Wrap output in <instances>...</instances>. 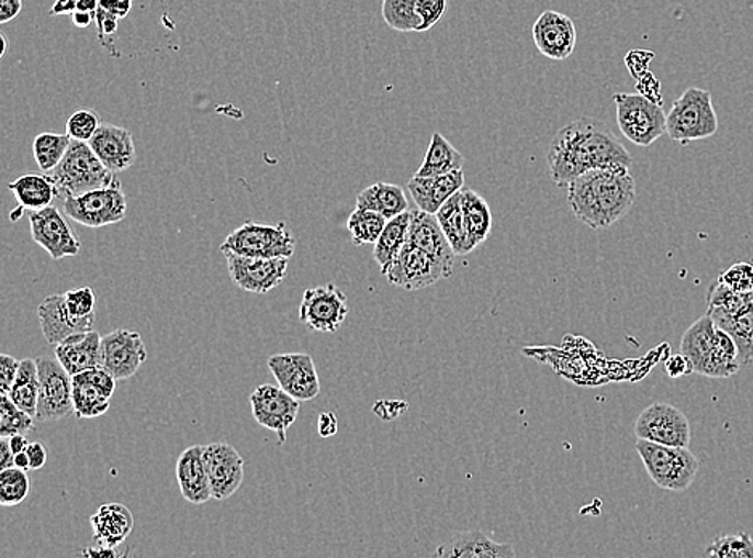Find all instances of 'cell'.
<instances>
[{
    "label": "cell",
    "mask_w": 753,
    "mask_h": 558,
    "mask_svg": "<svg viewBox=\"0 0 753 558\" xmlns=\"http://www.w3.org/2000/svg\"><path fill=\"white\" fill-rule=\"evenodd\" d=\"M90 526L99 546L117 549L134 529V515L126 505L111 502L90 516Z\"/></svg>",
    "instance_id": "cell-29"
},
{
    "label": "cell",
    "mask_w": 753,
    "mask_h": 558,
    "mask_svg": "<svg viewBox=\"0 0 753 558\" xmlns=\"http://www.w3.org/2000/svg\"><path fill=\"white\" fill-rule=\"evenodd\" d=\"M461 204H463L464 220L470 228L471 237L475 244L481 245L487 241L492 231V210L484 197L471 189L461 190Z\"/></svg>",
    "instance_id": "cell-37"
},
{
    "label": "cell",
    "mask_w": 753,
    "mask_h": 558,
    "mask_svg": "<svg viewBox=\"0 0 753 558\" xmlns=\"http://www.w3.org/2000/svg\"><path fill=\"white\" fill-rule=\"evenodd\" d=\"M718 133V116L709 90L689 88L667 114V134L682 145L704 141Z\"/></svg>",
    "instance_id": "cell-5"
},
{
    "label": "cell",
    "mask_w": 753,
    "mask_h": 558,
    "mask_svg": "<svg viewBox=\"0 0 753 558\" xmlns=\"http://www.w3.org/2000/svg\"><path fill=\"white\" fill-rule=\"evenodd\" d=\"M718 279L739 293L753 291V265L751 263H734L718 276Z\"/></svg>",
    "instance_id": "cell-45"
},
{
    "label": "cell",
    "mask_w": 753,
    "mask_h": 558,
    "mask_svg": "<svg viewBox=\"0 0 753 558\" xmlns=\"http://www.w3.org/2000/svg\"><path fill=\"white\" fill-rule=\"evenodd\" d=\"M409 221H412V211L409 210L392 217V220L387 221L383 234L380 235L376 244H374L373 258L380 265L383 276H386L392 263L397 258L404 245L407 244Z\"/></svg>",
    "instance_id": "cell-35"
},
{
    "label": "cell",
    "mask_w": 753,
    "mask_h": 558,
    "mask_svg": "<svg viewBox=\"0 0 753 558\" xmlns=\"http://www.w3.org/2000/svg\"><path fill=\"white\" fill-rule=\"evenodd\" d=\"M533 43L538 52L550 60H567L577 45V27L571 16L557 10H547L532 26Z\"/></svg>",
    "instance_id": "cell-20"
},
{
    "label": "cell",
    "mask_w": 753,
    "mask_h": 558,
    "mask_svg": "<svg viewBox=\"0 0 753 558\" xmlns=\"http://www.w3.org/2000/svg\"><path fill=\"white\" fill-rule=\"evenodd\" d=\"M65 304L69 313L76 317H90L95 315V293L90 287H81L66 291Z\"/></svg>",
    "instance_id": "cell-46"
},
{
    "label": "cell",
    "mask_w": 753,
    "mask_h": 558,
    "mask_svg": "<svg viewBox=\"0 0 753 558\" xmlns=\"http://www.w3.org/2000/svg\"><path fill=\"white\" fill-rule=\"evenodd\" d=\"M55 358L72 377L102 367V336L95 331L69 336L58 343Z\"/></svg>",
    "instance_id": "cell-26"
},
{
    "label": "cell",
    "mask_w": 753,
    "mask_h": 558,
    "mask_svg": "<svg viewBox=\"0 0 753 558\" xmlns=\"http://www.w3.org/2000/svg\"><path fill=\"white\" fill-rule=\"evenodd\" d=\"M27 457H30V469L41 470L47 462V449H45L43 443H30L26 449Z\"/></svg>",
    "instance_id": "cell-51"
},
{
    "label": "cell",
    "mask_w": 753,
    "mask_h": 558,
    "mask_svg": "<svg viewBox=\"0 0 753 558\" xmlns=\"http://www.w3.org/2000/svg\"><path fill=\"white\" fill-rule=\"evenodd\" d=\"M665 372H667L670 379H682V377L694 373L693 364L683 353H679V355L670 356L667 362H665Z\"/></svg>",
    "instance_id": "cell-49"
},
{
    "label": "cell",
    "mask_w": 753,
    "mask_h": 558,
    "mask_svg": "<svg viewBox=\"0 0 753 558\" xmlns=\"http://www.w3.org/2000/svg\"><path fill=\"white\" fill-rule=\"evenodd\" d=\"M416 2L418 0H383L381 13L384 22L401 33H416L419 26V19L415 13Z\"/></svg>",
    "instance_id": "cell-40"
},
{
    "label": "cell",
    "mask_w": 753,
    "mask_h": 558,
    "mask_svg": "<svg viewBox=\"0 0 753 558\" xmlns=\"http://www.w3.org/2000/svg\"><path fill=\"white\" fill-rule=\"evenodd\" d=\"M449 277L450 274L436 258L408 242L386 272L389 283L407 291L428 289Z\"/></svg>",
    "instance_id": "cell-13"
},
{
    "label": "cell",
    "mask_w": 753,
    "mask_h": 558,
    "mask_svg": "<svg viewBox=\"0 0 753 558\" xmlns=\"http://www.w3.org/2000/svg\"><path fill=\"white\" fill-rule=\"evenodd\" d=\"M22 0H0V23L13 22L22 13Z\"/></svg>",
    "instance_id": "cell-53"
},
{
    "label": "cell",
    "mask_w": 753,
    "mask_h": 558,
    "mask_svg": "<svg viewBox=\"0 0 753 558\" xmlns=\"http://www.w3.org/2000/svg\"><path fill=\"white\" fill-rule=\"evenodd\" d=\"M99 7L121 20L130 15L132 2H127V0H99Z\"/></svg>",
    "instance_id": "cell-52"
},
{
    "label": "cell",
    "mask_w": 753,
    "mask_h": 558,
    "mask_svg": "<svg viewBox=\"0 0 753 558\" xmlns=\"http://www.w3.org/2000/svg\"><path fill=\"white\" fill-rule=\"evenodd\" d=\"M269 369L279 387L297 401H312L321 394V379L314 359L304 353L272 356Z\"/></svg>",
    "instance_id": "cell-17"
},
{
    "label": "cell",
    "mask_w": 753,
    "mask_h": 558,
    "mask_svg": "<svg viewBox=\"0 0 753 558\" xmlns=\"http://www.w3.org/2000/svg\"><path fill=\"white\" fill-rule=\"evenodd\" d=\"M547 159L551 179L560 187H567L592 169L630 168L633 161L612 130L593 118H582L558 131Z\"/></svg>",
    "instance_id": "cell-1"
},
{
    "label": "cell",
    "mask_w": 753,
    "mask_h": 558,
    "mask_svg": "<svg viewBox=\"0 0 753 558\" xmlns=\"http://www.w3.org/2000/svg\"><path fill=\"white\" fill-rule=\"evenodd\" d=\"M64 211L69 220L86 227L99 228L121 223L127 214L123 183L114 179L108 186L81 196H66Z\"/></svg>",
    "instance_id": "cell-9"
},
{
    "label": "cell",
    "mask_w": 753,
    "mask_h": 558,
    "mask_svg": "<svg viewBox=\"0 0 753 558\" xmlns=\"http://www.w3.org/2000/svg\"><path fill=\"white\" fill-rule=\"evenodd\" d=\"M515 550L509 544L495 543L492 537L479 529L458 533L449 540L437 547L434 557L437 558H509L515 557Z\"/></svg>",
    "instance_id": "cell-28"
},
{
    "label": "cell",
    "mask_w": 753,
    "mask_h": 558,
    "mask_svg": "<svg viewBox=\"0 0 753 558\" xmlns=\"http://www.w3.org/2000/svg\"><path fill=\"white\" fill-rule=\"evenodd\" d=\"M86 556L90 557H114L117 556L116 549H110V547L99 546L97 549H87Z\"/></svg>",
    "instance_id": "cell-59"
},
{
    "label": "cell",
    "mask_w": 753,
    "mask_h": 558,
    "mask_svg": "<svg viewBox=\"0 0 753 558\" xmlns=\"http://www.w3.org/2000/svg\"><path fill=\"white\" fill-rule=\"evenodd\" d=\"M252 417L263 428L279 435L280 445L286 443V432L296 422L301 401L276 384H260L249 398Z\"/></svg>",
    "instance_id": "cell-14"
},
{
    "label": "cell",
    "mask_w": 753,
    "mask_h": 558,
    "mask_svg": "<svg viewBox=\"0 0 753 558\" xmlns=\"http://www.w3.org/2000/svg\"><path fill=\"white\" fill-rule=\"evenodd\" d=\"M116 381L103 367L72 377V401L78 418H97L106 414L116 391Z\"/></svg>",
    "instance_id": "cell-21"
},
{
    "label": "cell",
    "mask_w": 753,
    "mask_h": 558,
    "mask_svg": "<svg viewBox=\"0 0 753 558\" xmlns=\"http://www.w3.org/2000/svg\"><path fill=\"white\" fill-rule=\"evenodd\" d=\"M15 467V454L10 447L9 438L0 439V469Z\"/></svg>",
    "instance_id": "cell-55"
},
{
    "label": "cell",
    "mask_w": 753,
    "mask_h": 558,
    "mask_svg": "<svg viewBox=\"0 0 753 558\" xmlns=\"http://www.w3.org/2000/svg\"><path fill=\"white\" fill-rule=\"evenodd\" d=\"M436 217L443 234H446L447 241L452 245L454 255L467 256L477 246L471 237L470 228H468L467 220H464L461 192L450 197L437 211Z\"/></svg>",
    "instance_id": "cell-31"
},
{
    "label": "cell",
    "mask_w": 753,
    "mask_h": 558,
    "mask_svg": "<svg viewBox=\"0 0 753 558\" xmlns=\"http://www.w3.org/2000/svg\"><path fill=\"white\" fill-rule=\"evenodd\" d=\"M407 187L418 210L436 214L450 197L464 189V172L460 169V171L436 176V178L415 176L408 180Z\"/></svg>",
    "instance_id": "cell-27"
},
{
    "label": "cell",
    "mask_w": 753,
    "mask_h": 558,
    "mask_svg": "<svg viewBox=\"0 0 753 558\" xmlns=\"http://www.w3.org/2000/svg\"><path fill=\"white\" fill-rule=\"evenodd\" d=\"M634 435L659 445L688 447L690 425L688 417L675 405L654 402L641 412L634 424Z\"/></svg>",
    "instance_id": "cell-11"
},
{
    "label": "cell",
    "mask_w": 753,
    "mask_h": 558,
    "mask_svg": "<svg viewBox=\"0 0 753 558\" xmlns=\"http://www.w3.org/2000/svg\"><path fill=\"white\" fill-rule=\"evenodd\" d=\"M76 3H78V10L82 12L97 13L99 10V0H76Z\"/></svg>",
    "instance_id": "cell-60"
},
{
    "label": "cell",
    "mask_w": 753,
    "mask_h": 558,
    "mask_svg": "<svg viewBox=\"0 0 753 558\" xmlns=\"http://www.w3.org/2000/svg\"><path fill=\"white\" fill-rule=\"evenodd\" d=\"M127 2H132V0H127Z\"/></svg>",
    "instance_id": "cell-63"
},
{
    "label": "cell",
    "mask_w": 753,
    "mask_h": 558,
    "mask_svg": "<svg viewBox=\"0 0 753 558\" xmlns=\"http://www.w3.org/2000/svg\"><path fill=\"white\" fill-rule=\"evenodd\" d=\"M9 190L19 201L20 207L27 211H40L50 207L52 201L61 193L54 176L36 175V172L20 176L19 179L9 183Z\"/></svg>",
    "instance_id": "cell-30"
},
{
    "label": "cell",
    "mask_w": 753,
    "mask_h": 558,
    "mask_svg": "<svg viewBox=\"0 0 753 558\" xmlns=\"http://www.w3.org/2000/svg\"><path fill=\"white\" fill-rule=\"evenodd\" d=\"M147 360V348L137 332H111L102 338V367L116 380L132 379Z\"/></svg>",
    "instance_id": "cell-19"
},
{
    "label": "cell",
    "mask_w": 753,
    "mask_h": 558,
    "mask_svg": "<svg viewBox=\"0 0 753 558\" xmlns=\"http://www.w3.org/2000/svg\"><path fill=\"white\" fill-rule=\"evenodd\" d=\"M203 449L204 446L189 447L177 459L176 477L180 494L193 505H203L213 499Z\"/></svg>",
    "instance_id": "cell-25"
},
{
    "label": "cell",
    "mask_w": 753,
    "mask_h": 558,
    "mask_svg": "<svg viewBox=\"0 0 753 558\" xmlns=\"http://www.w3.org/2000/svg\"><path fill=\"white\" fill-rule=\"evenodd\" d=\"M637 450L649 477L662 490L686 491L699 473V460L688 447L665 446L648 439H638Z\"/></svg>",
    "instance_id": "cell-4"
},
{
    "label": "cell",
    "mask_w": 753,
    "mask_h": 558,
    "mask_svg": "<svg viewBox=\"0 0 753 558\" xmlns=\"http://www.w3.org/2000/svg\"><path fill=\"white\" fill-rule=\"evenodd\" d=\"M71 20L76 27H81V30H85V27H89L90 24L95 22V13L76 10V12L71 15Z\"/></svg>",
    "instance_id": "cell-57"
},
{
    "label": "cell",
    "mask_w": 753,
    "mask_h": 558,
    "mask_svg": "<svg viewBox=\"0 0 753 558\" xmlns=\"http://www.w3.org/2000/svg\"><path fill=\"white\" fill-rule=\"evenodd\" d=\"M203 457L213 499L225 501L232 498L245 480V460L238 450L228 443H213L204 446Z\"/></svg>",
    "instance_id": "cell-18"
},
{
    "label": "cell",
    "mask_w": 753,
    "mask_h": 558,
    "mask_svg": "<svg viewBox=\"0 0 753 558\" xmlns=\"http://www.w3.org/2000/svg\"><path fill=\"white\" fill-rule=\"evenodd\" d=\"M679 353L690 360L694 373L709 379H730L741 369L734 339L717 327L709 314L697 319L685 332Z\"/></svg>",
    "instance_id": "cell-3"
},
{
    "label": "cell",
    "mask_w": 753,
    "mask_h": 558,
    "mask_svg": "<svg viewBox=\"0 0 753 558\" xmlns=\"http://www.w3.org/2000/svg\"><path fill=\"white\" fill-rule=\"evenodd\" d=\"M76 10H78V3H76V0H55L54 5H52L50 9V15H72Z\"/></svg>",
    "instance_id": "cell-56"
},
{
    "label": "cell",
    "mask_w": 753,
    "mask_h": 558,
    "mask_svg": "<svg viewBox=\"0 0 753 558\" xmlns=\"http://www.w3.org/2000/svg\"><path fill=\"white\" fill-rule=\"evenodd\" d=\"M117 22H120V19H116V16L111 15L106 10L100 9L99 7V10H97L95 13V23L97 27H99L100 37L113 36L117 31Z\"/></svg>",
    "instance_id": "cell-50"
},
{
    "label": "cell",
    "mask_w": 753,
    "mask_h": 558,
    "mask_svg": "<svg viewBox=\"0 0 753 558\" xmlns=\"http://www.w3.org/2000/svg\"><path fill=\"white\" fill-rule=\"evenodd\" d=\"M447 12V0H418L415 5L419 26L416 33H426L443 19Z\"/></svg>",
    "instance_id": "cell-47"
},
{
    "label": "cell",
    "mask_w": 753,
    "mask_h": 558,
    "mask_svg": "<svg viewBox=\"0 0 753 558\" xmlns=\"http://www.w3.org/2000/svg\"><path fill=\"white\" fill-rule=\"evenodd\" d=\"M349 314L346 294L335 283L307 289L302 297L300 319L314 332L335 334Z\"/></svg>",
    "instance_id": "cell-12"
},
{
    "label": "cell",
    "mask_w": 753,
    "mask_h": 558,
    "mask_svg": "<svg viewBox=\"0 0 753 558\" xmlns=\"http://www.w3.org/2000/svg\"><path fill=\"white\" fill-rule=\"evenodd\" d=\"M15 467L23 470L30 469V457H27L26 450L24 453L15 454Z\"/></svg>",
    "instance_id": "cell-61"
},
{
    "label": "cell",
    "mask_w": 753,
    "mask_h": 558,
    "mask_svg": "<svg viewBox=\"0 0 753 558\" xmlns=\"http://www.w3.org/2000/svg\"><path fill=\"white\" fill-rule=\"evenodd\" d=\"M41 331L50 345H58L72 335L93 331L95 315L76 317L65 304V294H50L37 308Z\"/></svg>",
    "instance_id": "cell-22"
},
{
    "label": "cell",
    "mask_w": 753,
    "mask_h": 558,
    "mask_svg": "<svg viewBox=\"0 0 753 558\" xmlns=\"http://www.w3.org/2000/svg\"><path fill=\"white\" fill-rule=\"evenodd\" d=\"M464 166V157L440 133H434L430 137L428 152H426L423 165L419 166L415 176L419 178H436V176L450 175L460 171Z\"/></svg>",
    "instance_id": "cell-33"
},
{
    "label": "cell",
    "mask_w": 753,
    "mask_h": 558,
    "mask_svg": "<svg viewBox=\"0 0 753 558\" xmlns=\"http://www.w3.org/2000/svg\"><path fill=\"white\" fill-rule=\"evenodd\" d=\"M33 415L22 411L10 400L9 394L0 398V436L10 438L13 435H24L34 428Z\"/></svg>",
    "instance_id": "cell-41"
},
{
    "label": "cell",
    "mask_w": 753,
    "mask_h": 558,
    "mask_svg": "<svg viewBox=\"0 0 753 558\" xmlns=\"http://www.w3.org/2000/svg\"><path fill=\"white\" fill-rule=\"evenodd\" d=\"M617 124L620 133L638 147H651L667 133V114L643 93H616Z\"/></svg>",
    "instance_id": "cell-7"
},
{
    "label": "cell",
    "mask_w": 753,
    "mask_h": 558,
    "mask_svg": "<svg viewBox=\"0 0 753 558\" xmlns=\"http://www.w3.org/2000/svg\"><path fill=\"white\" fill-rule=\"evenodd\" d=\"M20 362L9 355L0 356V393L9 394L19 373Z\"/></svg>",
    "instance_id": "cell-48"
},
{
    "label": "cell",
    "mask_w": 753,
    "mask_h": 558,
    "mask_svg": "<svg viewBox=\"0 0 753 558\" xmlns=\"http://www.w3.org/2000/svg\"><path fill=\"white\" fill-rule=\"evenodd\" d=\"M40 369V401L36 418L40 422L64 421L75 414L72 376L57 359H37Z\"/></svg>",
    "instance_id": "cell-10"
},
{
    "label": "cell",
    "mask_w": 753,
    "mask_h": 558,
    "mask_svg": "<svg viewBox=\"0 0 753 558\" xmlns=\"http://www.w3.org/2000/svg\"><path fill=\"white\" fill-rule=\"evenodd\" d=\"M717 327L731 335L738 346L741 366L753 364V301L744 310L731 315H710Z\"/></svg>",
    "instance_id": "cell-34"
},
{
    "label": "cell",
    "mask_w": 753,
    "mask_h": 558,
    "mask_svg": "<svg viewBox=\"0 0 753 558\" xmlns=\"http://www.w3.org/2000/svg\"><path fill=\"white\" fill-rule=\"evenodd\" d=\"M10 447H12L13 454L24 453L30 446L26 436L24 435H13L9 438Z\"/></svg>",
    "instance_id": "cell-58"
},
{
    "label": "cell",
    "mask_w": 753,
    "mask_h": 558,
    "mask_svg": "<svg viewBox=\"0 0 753 558\" xmlns=\"http://www.w3.org/2000/svg\"><path fill=\"white\" fill-rule=\"evenodd\" d=\"M225 258L231 279L249 293H269L286 279L288 258H252L234 253H227Z\"/></svg>",
    "instance_id": "cell-16"
},
{
    "label": "cell",
    "mask_w": 753,
    "mask_h": 558,
    "mask_svg": "<svg viewBox=\"0 0 753 558\" xmlns=\"http://www.w3.org/2000/svg\"><path fill=\"white\" fill-rule=\"evenodd\" d=\"M567 200L581 223L603 231L627 216L637 200V182L623 166L592 169L569 183Z\"/></svg>",
    "instance_id": "cell-2"
},
{
    "label": "cell",
    "mask_w": 753,
    "mask_h": 558,
    "mask_svg": "<svg viewBox=\"0 0 753 558\" xmlns=\"http://www.w3.org/2000/svg\"><path fill=\"white\" fill-rule=\"evenodd\" d=\"M336 433H338V417L333 412H323L318 417V435L322 438H329Z\"/></svg>",
    "instance_id": "cell-54"
},
{
    "label": "cell",
    "mask_w": 753,
    "mask_h": 558,
    "mask_svg": "<svg viewBox=\"0 0 753 558\" xmlns=\"http://www.w3.org/2000/svg\"><path fill=\"white\" fill-rule=\"evenodd\" d=\"M89 145L100 161L114 175L127 171L137 159L131 131L114 126V124L102 123L95 135L90 138Z\"/></svg>",
    "instance_id": "cell-23"
},
{
    "label": "cell",
    "mask_w": 753,
    "mask_h": 558,
    "mask_svg": "<svg viewBox=\"0 0 753 558\" xmlns=\"http://www.w3.org/2000/svg\"><path fill=\"white\" fill-rule=\"evenodd\" d=\"M30 488L26 470L10 467L0 471V504L3 507L22 504L30 494Z\"/></svg>",
    "instance_id": "cell-42"
},
{
    "label": "cell",
    "mask_w": 753,
    "mask_h": 558,
    "mask_svg": "<svg viewBox=\"0 0 753 558\" xmlns=\"http://www.w3.org/2000/svg\"><path fill=\"white\" fill-rule=\"evenodd\" d=\"M376 211L386 220L408 211V200L402 187L395 183L376 182L357 196V207Z\"/></svg>",
    "instance_id": "cell-32"
},
{
    "label": "cell",
    "mask_w": 753,
    "mask_h": 558,
    "mask_svg": "<svg viewBox=\"0 0 753 558\" xmlns=\"http://www.w3.org/2000/svg\"><path fill=\"white\" fill-rule=\"evenodd\" d=\"M71 142L72 138L68 134H37L33 142V155L41 171H54L64 159Z\"/></svg>",
    "instance_id": "cell-38"
},
{
    "label": "cell",
    "mask_w": 753,
    "mask_h": 558,
    "mask_svg": "<svg viewBox=\"0 0 753 558\" xmlns=\"http://www.w3.org/2000/svg\"><path fill=\"white\" fill-rule=\"evenodd\" d=\"M707 556L717 558H753V539L748 533L724 535L715 539Z\"/></svg>",
    "instance_id": "cell-43"
},
{
    "label": "cell",
    "mask_w": 753,
    "mask_h": 558,
    "mask_svg": "<svg viewBox=\"0 0 753 558\" xmlns=\"http://www.w3.org/2000/svg\"><path fill=\"white\" fill-rule=\"evenodd\" d=\"M296 238L286 224H263L246 221L228 234L222 244L224 255L252 256V258H288L294 255Z\"/></svg>",
    "instance_id": "cell-6"
},
{
    "label": "cell",
    "mask_w": 753,
    "mask_h": 558,
    "mask_svg": "<svg viewBox=\"0 0 753 558\" xmlns=\"http://www.w3.org/2000/svg\"><path fill=\"white\" fill-rule=\"evenodd\" d=\"M0 41H2V52H0V58L5 57L7 48H9V41H7L5 34H0Z\"/></svg>",
    "instance_id": "cell-62"
},
{
    "label": "cell",
    "mask_w": 753,
    "mask_h": 558,
    "mask_svg": "<svg viewBox=\"0 0 753 558\" xmlns=\"http://www.w3.org/2000/svg\"><path fill=\"white\" fill-rule=\"evenodd\" d=\"M102 126L99 114L90 109H81L71 114L66 121V134L72 141L90 142L99 127Z\"/></svg>",
    "instance_id": "cell-44"
},
{
    "label": "cell",
    "mask_w": 753,
    "mask_h": 558,
    "mask_svg": "<svg viewBox=\"0 0 753 558\" xmlns=\"http://www.w3.org/2000/svg\"><path fill=\"white\" fill-rule=\"evenodd\" d=\"M40 388L37 359H23L20 362L19 373H16V379L13 381L12 390L9 393L10 400L15 402L22 411L36 418Z\"/></svg>",
    "instance_id": "cell-36"
},
{
    "label": "cell",
    "mask_w": 753,
    "mask_h": 558,
    "mask_svg": "<svg viewBox=\"0 0 753 558\" xmlns=\"http://www.w3.org/2000/svg\"><path fill=\"white\" fill-rule=\"evenodd\" d=\"M408 244L423 249L428 255L436 258L447 272L452 276L454 265V252L452 245L447 241L436 214L425 213L422 210L412 211V221L407 235Z\"/></svg>",
    "instance_id": "cell-24"
},
{
    "label": "cell",
    "mask_w": 753,
    "mask_h": 558,
    "mask_svg": "<svg viewBox=\"0 0 753 558\" xmlns=\"http://www.w3.org/2000/svg\"><path fill=\"white\" fill-rule=\"evenodd\" d=\"M65 216L66 214L52 204L44 210L31 211L30 214L33 241L43 246L55 261H60L68 256H78L81 253V241Z\"/></svg>",
    "instance_id": "cell-15"
},
{
    "label": "cell",
    "mask_w": 753,
    "mask_h": 558,
    "mask_svg": "<svg viewBox=\"0 0 753 558\" xmlns=\"http://www.w3.org/2000/svg\"><path fill=\"white\" fill-rule=\"evenodd\" d=\"M386 224L387 220L383 214L366 210V208H356L347 221V228H349L353 245H374L383 234Z\"/></svg>",
    "instance_id": "cell-39"
},
{
    "label": "cell",
    "mask_w": 753,
    "mask_h": 558,
    "mask_svg": "<svg viewBox=\"0 0 753 558\" xmlns=\"http://www.w3.org/2000/svg\"><path fill=\"white\" fill-rule=\"evenodd\" d=\"M52 172L55 182L66 196H81L116 179V175L97 157L89 142L79 141L71 142L60 165Z\"/></svg>",
    "instance_id": "cell-8"
}]
</instances>
